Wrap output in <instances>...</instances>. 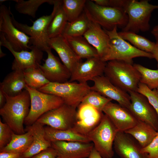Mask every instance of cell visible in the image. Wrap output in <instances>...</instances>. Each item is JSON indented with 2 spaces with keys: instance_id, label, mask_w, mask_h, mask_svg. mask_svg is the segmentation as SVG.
<instances>
[{
  "instance_id": "cell-1",
  "label": "cell",
  "mask_w": 158,
  "mask_h": 158,
  "mask_svg": "<svg viewBox=\"0 0 158 158\" xmlns=\"http://www.w3.org/2000/svg\"><path fill=\"white\" fill-rule=\"evenodd\" d=\"M6 103L0 109V115L4 121L16 134L25 133L23 124L30 106L29 93L26 89L19 95L10 97L5 95Z\"/></svg>"
},
{
  "instance_id": "cell-2",
  "label": "cell",
  "mask_w": 158,
  "mask_h": 158,
  "mask_svg": "<svg viewBox=\"0 0 158 158\" xmlns=\"http://www.w3.org/2000/svg\"><path fill=\"white\" fill-rule=\"evenodd\" d=\"M131 64L113 60L107 62L104 74L114 85L128 93L136 91L141 75Z\"/></svg>"
},
{
  "instance_id": "cell-3",
  "label": "cell",
  "mask_w": 158,
  "mask_h": 158,
  "mask_svg": "<svg viewBox=\"0 0 158 158\" xmlns=\"http://www.w3.org/2000/svg\"><path fill=\"white\" fill-rule=\"evenodd\" d=\"M84 11L90 20L107 30L115 27L123 29L128 21V16L123 10L100 6L92 0H87Z\"/></svg>"
},
{
  "instance_id": "cell-4",
  "label": "cell",
  "mask_w": 158,
  "mask_h": 158,
  "mask_svg": "<svg viewBox=\"0 0 158 158\" xmlns=\"http://www.w3.org/2000/svg\"><path fill=\"white\" fill-rule=\"evenodd\" d=\"M110 39V46L106 54L101 59L107 62L118 60L131 64L133 59L138 57L153 58L152 54L140 50L121 38L117 32V27L111 30L104 29Z\"/></svg>"
},
{
  "instance_id": "cell-5",
  "label": "cell",
  "mask_w": 158,
  "mask_h": 158,
  "mask_svg": "<svg viewBox=\"0 0 158 158\" xmlns=\"http://www.w3.org/2000/svg\"><path fill=\"white\" fill-rule=\"evenodd\" d=\"M158 9V4L153 5L149 0H128L124 11L128 17V23L122 31L136 33L150 29L149 22L152 12Z\"/></svg>"
},
{
  "instance_id": "cell-6",
  "label": "cell",
  "mask_w": 158,
  "mask_h": 158,
  "mask_svg": "<svg viewBox=\"0 0 158 158\" xmlns=\"http://www.w3.org/2000/svg\"><path fill=\"white\" fill-rule=\"evenodd\" d=\"M61 98L64 104L77 108L83 98L91 90L87 83L68 81L63 83L49 82L38 90Z\"/></svg>"
},
{
  "instance_id": "cell-7",
  "label": "cell",
  "mask_w": 158,
  "mask_h": 158,
  "mask_svg": "<svg viewBox=\"0 0 158 158\" xmlns=\"http://www.w3.org/2000/svg\"><path fill=\"white\" fill-rule=\"evenodd\" d=\"M118 131L109 118L104 114L99 123L86 135L103 158H112L113 145Z\"/></svg>"
},
{
  "instance_id": "cell-8",
  "label": "cell",
  "mask_w": 158,
  "mask_h": 158,
  "mask_svg": "<svg viewBox=\"0 0 158 158\" xmlns=\"http://www.w3.org/2000/svg\"><path fill=\"white\" fill-rule=\"evenodd\" d=\"M25 89L28 92L30 99V111L24 122L27 126L33 124L45 113L64 104L62 99L56 96L42 92L27 85Z\"/></svg>"
},
{
  "instance_id": "cell-9",
  "label": "cell",
  "mask_w": 158,
  "mask_h": 158,
  "mask_svg": "<svg viewBox=\"0 0 158 158\" xmlns=\"http://www.w3.org/2000/svg\"><path fill=\"white\" fill-rule=\"evenodd\" d=\"M54 14L53 10L50 15L43 16L33 21L31 26L18 22L15 19L12 14L11 18L13 25L17 28L30 36V46H35L42 51H46L50 48L47 28Z\"/></svg>"
},
{
  "instance_id": "cell-10",
  "label": "cell",
  "mask_w": 158,
  "mask_h": 158,
  "mask_svg": "<svg viewBox=\"0 0 158 158\" xmlns=\"http://www.w3.org/2000/svg\"><path fill=\"white\" fill-rule=\"evenodd\" d=\"M10 7L0 6V32L2 33L13 49L17 51L30 50V37L13 25Z\"/></svg>"
},
{
  "instance_id": "cell-11",
  "label": "cell",
  "mask_w": 158,
  "mask_h": 158,
  "mask_svg": "<svg viewBox=\"0 0 158 158\" xmlns=\"http://www.w3.org/2000/svg\"><path fill=\"white\" fill-rule=\"evenodd\" d=\"M76 108L63 104L41 116L37 122L60 130L73 128L77 120Z\"/></svg>"
},
{
  "instance_id": "cell-12",
  "label": "cell",
  "mask_w": 158,
  "mask_h": 158,
  "mask_svg": "<svg viewBox=\"0 0 158 158\" xmlns=\"http://www.w3.org/2000/svg\"><path fill=\"white\" fill-rule=\"evenodd\" d=\"M0 46L7 49L14 57L12 65L13 71H23L27 69L39 67L43 56V51L33 46H31L30 51L14 50L9 43L6 40L4 35L0 32Z\"/></svg>"
},
{
  "instance_id": "cell-13",
  "label": "cell",
  "mask_w": 158,
  "mask_h": 158,
  "mask_svg": "<svg viewBox=\"0 0 158 158\" xmlns=\"http://www.w3.org/2000/svg\"><path fill=\"white\" fill-rule=\"evenodd\" d=\"M130 104L128 108L136 118L144 121L158 131V115L146 97L136 91L128 93Z\"/></svg>"
},
{
  "instance_id": "cell-14",
  "label": "cell",
  "mask_w": 158,
  "mask_h": 158,
  "mask_svg": "<svg viewBox=\"0 0 158 158\" xmlns=\"http://www.w3.org/2000/svg\"><path fill=\"white\" fill-rule=\"evenodd\" d=\"M107 62L99 56L91 57L80 61L71 73L70 82L87 83L95 78L103 75Z\"/></svg>"
},
{
  "instance_id": "cell-15",
  "label": "cell",
  "mask_w": 158,
  "mask_h": 158,
  "mask_svg": "<svg viewBox=\"0 0 158 158\" xmlns=\"http://www.w3.org/2000/svg\"><path fill=\"white\" fill-rule=\"evenodd\" d=\"M78 107L77 120L71 130L86 135L99 123L104 114L88 104H80Z\"/></svg>"
},
{
  "instance_id": "cell-16",
  "label": "cell",
  "mask_w": 158,
  "mask_h": 158,
  "mask_svg": "<svg viewBox=\"0 0 158 158\" xmlns=\"http://www.w3.org/2000/svg\"><path fill=\"white\" fill-rule=\"evenodd\" d=\"M92 90L97 92L104 97L114 100L122 106L128 108L130 99L129 94L113 84L105 76L103 75L94 78L92 80Z\"/></svg>"
},
{
  "instance_id": "cell-17",
  "label": "cell",
  "mask_w": 158,
  "mask_h": 158,
  "mask_svg": "<svg viewBox=\"0 0 158 158\" xmlns=\"http://www.w3.org/2000/svg\"><path fill=\"white\" fill-rule=\"evenodd\" d=\"M118 131L125 132L133 127L138 120L129 109L119 104L110 101L102 110Z\"/></svg>"
},
{
  "instance_id": "cell-18",
  "label": "cell",
  "mask_w": 158,
  "mask_h": 158,
  "mask_svg": "<svg viewBox=\"0 0 158 158\" xmlns=\"http://www.w3.org/2000/svg\"><path fill=\"white\" fill-rule=\"evenodd\" d=\"M46 52L47 58L44 63L39 67L46 78L50 82L63 83L68 81L71 75L70 71L52 53L50 48Z\"/></svg>"
},
{
  "instance_id": "cell-19",
  "label": "cell",
  "mask_w": 158,
  "mask_h": 158,
  "mask_svg": "<svg viewBox=\"0 0 158 158\" xmlns=\"http://www.w3.org/2000/svg\"><path fill=\"white\" fill-rule=\"evenodd\" d=\"M51 147L61 158H85L88 157L94 145L90 142L56 141L51 142Z\"/></svg>"
},
{
  "instance_id": "cell-20",
  "label": "cell",
  "mask_w": 158,
  "mask_h": 158,
  "mask_svg": "<svg viewBox=\"0 0 158 158\" xmlns=\"http://www.w3.org/2000/svg\"><path fill=\"white\" fill-rule=\"evenodd\" d=\"M124 132L118 131L113 145L116 153L121 158H148V154L142 152V148Z\"/></svg>"
},
{
  "instance_id": "cell-21",
  "label": "cell",
  "mask_w": 158,
  "mask_h": 158,
  "mask_svg": "<svg viewBox=\"0 0 158 158\" xmlns=\"http://www.w3.org/2000/svg\"><path fill=\"white\" fill-rule=\"evenodd\" d=\"M83 36L96 50L99 57L102 58L108 51L110 42L109 37L104 29L90 19L88 28Z\"/></svg>"
},
{
  "instance_id": "cell-22",
  "label": "cell",
  "mask_w": 158,
  "mask_h": 158,
  "mask_svg": "<svg viewBox=\"0 0 158 158\" xmlns=\"http://www.w3.org/2000/svg\"><path fill=\"white\" fill-rule=\"evenodd\" d=\"M49 45L57 52L63 64L71 73L81 61L69 45L65 38L61 35L50 39Z\"/></svg>"
},
{
  "instance_id": "cell-23",
  "label": "cell",
  "mask_w": 158,
  "mask_h": 158,
  "mask_svg": "<svg viewBox=\"0 0 158 158\" xmlns=\"http://www.w3.org/2000/svg\"><path fill=\"white\" fill-rule=\"evenodd\" d=\"M44 125L37 121L32 125L27 126L32 131L33 141L32 144L25 152L22 154L23 158H32L42 151L51 147V142L45 137Z\"/></svg>"
},
{
  "instance_id": "cell-24",
  "label": "cell",
  "mask_w": 158,
  "mask_h": 158,
  "mask_svg": "<svg viewBox=\"0 0 158 158\" xmlns=\"http://www.w3.org/2000/svg\"><path fill=\"white\" fill-rule=\"evenodd\" d=\"M26 87L23 71L20 70L10 72L0 84V89L6 95L10 97L19 95Z\"/></svg>"
},
{
  "instance_id": "cell-25",
  "label": "cell",
  "mask_w": 158,
  "mask_h": 158,
  "mask_svg": "<svg viewBox=\"0 0 158 158\" xmlns=\"http://www.w3.org/2000/svg\"><path fill=\"white\" fill-rule=\"evenodd\" d=\"M124 132L134 138L141 147L143 148L150 143L158 132L147 123L138 120L133 127Z\"/></svg>"
},
{
  "instance_id": "cell-26",
  "label": "cell",
  "mask_w": 158,
  "mask_h": 158,
  "mask_svg": "<svg viewBox=\"0 0 158 158\" xmlns=\"http://www.w3.org/2000/svg\"><path fill=\"white\" fill-rule=\"evenodd\" d=\"M46 139L52 142L56 141H78L90 142V141L86 135L71 130H60L49 126L44 127Z\"/></svg>"
},
{
  "instance_id": "cell-27",
  "label": "cell",
  "mask_w": 158,
  "mask_h": 158,
  "mask_svg": "<svg viewBox=\"0 0 158 158\" xmlns=\"http://www.w3.org/2000/svg\"><path fill=\"white\" fill-rule=\"evenodd\" d=\"M53 5L54 14L47 28L50 39L61 35L68 22L63 8L62 0H55Z\"/></svg>"
},
{
  "instance_id": "cell-28",
  "label": "cell",
  "mask_w": 158,
  "mask_h": 158,
  "mask_svg": "<svg viewBox=\"0 0 158 158\" xmlns=\"http://www.w3.org/2000/svg\"><path fill=\"white\" fill-rule=\"evenodd\" d=\"M27 132L21 134L14 133L10 142L0 150L1 152H8L23 154L31 145L33 138L31 130L26 127Z\"/></svg>"
},
{
  "instance_id": "cell-29",
  "label": "cell",
  "mask_w": 158,
  "mask_h": 158,
  "mask_svg": "<svg viewBox=\"0 0 158 158\" xmlns=\"http://www.w3.org/2000/svg\"><path fill=\"white\" fill-rule=\"evenodd\" d=\"M64 38L80 59H87L92 57H99L96 50L89 43L83 36Z\"/></svg>"
},
{
  "instance_id": "cell-30",
  "label": "cell",
  "mask_w": 158,
  "mask_h": 158,
  "mask_svg": "<svg viewBox=\"0 0 158 158\" xmlns=\"http://www.w3.org/2000/svg\"><path fill=\"white\" fill-rule=\"evenodd\" d=\"M90 22V19L84 10L76 19L67 23L61 35L64 37L83 36L88 28Z\"/></svg>"
},
{
  "instance_id": "cell-31",
  "label": "cell",
  "mask_w": 158,
  "mask_h": 158,
  "mask_svg": "<svg viewBox=\"0 0 158 158\" xmlns=\"http://www.w3.org/2000/svg\"><path fill=\"white\" fill-rule=\"evenodd\" d=\"M118 34L121 38L129 41L133 46L140 50L152 54L154 49L156 43L137 33L122 31L118 32Z\"/></svg>"
},
{
  "instance_id": "cell-32",
  "label": "cell",
  "mask_w": 158,
  "mask_h": 158,
  "mask_svg": "<svg viewBox=\"0 0 158 158\" xmlns=\"http://www.w3.org/2000/svg\"><path fill=\"white\" fill-rule=\"evenodd\" d=\"M23 72L26 85L33 89L38 90L50 82L39 67L28 68Z\"/></svg>"
},
{
  "instance_id": "cell-33",
  "label": "cell",
  "mask_w": 158,
  "mask_h": 158,
  "mask_svg": "<svg viewBox=\"0 0 158 158\" xmlns=\"http://www.w3.org/2000/svg\"><path fill=\"white\" fill-rule=\"evenodd\" d=\"M55 0H14L16 2L15 7L19 13L35 18L39 7L45 3L54 4Z\"/></svg>"
},
{
  "instance_id": "cell-34",
  "label": "cell",
  "mask_w": 158,
  "mask_h": 158,
  "mask_svg": "<svg viewBox=\"0 0 158 158\" xmlns=\"http://www.w3.org/2000/svg\"><path fill=\"white\" fill-rule=\"evenodd\" d=\"M87 0H63L62 6L68 21L77 18L84 10Z\"/></svg>"
},
{
  "instance_id": "cell-35",
  "label": "cell",
  "mask_w": 158,
  "mask_h": 158,
  "mask_svg": "<svg viewBox=\"0 0 158 158\" xmlns=\"http://www.w3.org/2000/svg\"><path fill=\"white\" fill-rule=\"evenodd\" d=\"M133 65L140 74V83L152 90L158 87V69H150L138 63Z\"/></svg>"
},
{
  "instance_id": "cell-36",
  "label": "cell",
  "mask_w": 158,
  "mask_h": 158,
  "mask_svg": "<svg viewBox=\"0 0 158 158\" xmlns=\"http://www.w3.org/2000/svg\"><path fill=\"white\" fill-rule=\"evenodd\" d=\"M111 100L98 92L91 90L83 98L80 104L89 105L102 111L104 106Z\"/></svg>"
},
{
  "instance_id": "cell-37",
  "label": "cell",
  "mask_w": 158,
  "mask_h": 158,
  "mask_svg": "<svg viewBox=\"0 0 158 158\" xmlns=\"http://www.w3.org/2000/svg\"><path fill=\"white\" fill-rule=\"evenodd\" d=\"M136 92L146 97L158 115V95L155 90L150 89L145 84L140 82Z\"/></svg>"
},
{
  "instance_id": "cell-38",
  "label": "cell",
  "mask_w": 158,
  "mask_h": 158,
  "mask_svg": "<svg viewBox=\"0 0 158 158\" xmlns=\"http://www.w3.org/2000/svg\"><path fill=\"white\" fill-rule=\"evenodd\" d=\"M14 133L6 123L1 122L0 119V150L6 146L11 140Z\"/></svg>"
},
{
  "instance_id": "cell-39",
  "label": "cell",
  "mask_w": 158,
  "mask_h": 158,
  "mask_svg": "<svg viewBox=\"0 0 158 158\" xmlns=\"http://www.w3.org/2000/svg\"><path fill=\"white\" fill-rule=\"evenodd\" d=\"M141 151L148 154V158H158V132L150 143L142 148Z\"/></svg>"
},
{
  "instance_id": "cell-40",
  "label": "cell",
  "mask_w": 158,
  "mask_h": 158,
  "mask_svg": "<svg viewBox=\"0 0 158 158\" xmlns=\"http://www.w3.org/2000/svg\"><path fill=\"white\" fill-rule=\"evenodd\" d=\"M57 157L56 150L51 147L42 151L32 158H56Z\"/></svg>"
},
{
  "instance_id": "cell-41",
  "label": "cell",
  "mask_w": 158,
  "mask_h": 158,
  "mask_svg": "<svg viewBox=\"0 0 158 158\" xmlns=\"http://www.w3.org/2000/svg\"><path fill=\"white\" fill-rule=\"evenodd\" d=\"M0 158H23L22 154L8 152H1Z\"/></svg>"
},
{
  "instance_id": "cell-42",
  "label": "cell",
  "mask_w": 158,
  "mask_h": 158,
  "mask_svg": "<svg viewBox=\"0 0 158 158\" xmlns=\"http://www.w3.org/2000/svg\"><path fill=\"white\" fill-rule=\"evenodd\" d=\"M6 98L5 94L0 89V108L2 107L6 103Z\"/></svg>"
},
{
  "instance_id": "cell-43",
  "label": "cell",
  "mask_w": 158,
  "mask_h": 158,
  "mask_svg": "<svg viewBox=\"0 0 158 158\" xmlns=\"http://www.w3.org/2000/svg\"><path fill=\"white\" fill-rule=\"evenodd\" d=\"M96 4L103 6L109 7V0H92Z\"/></svg>"
},
{
  "instance_id": "cell-44",
  "label": "cell",
  "mask_w": 158,
  "mask_h": 158,
  "mask_svg": "<svg viewBox=\"0 0 158 158\" xmlns=\"http://www.w3.org/2000/svg\"><path fill=\"white\" fill-rule=\"evenodd\" d=\"M88 157L89 158H103L94 147L91 151Z\"/></svg>"
},
{
  "instance_id": "cell-45",
  "label": "cell",
  "mask_w": 158,
  "mask_h": 158,
  "mask_svg": "<svg viewBox=\"0 0 158 158\" xmlns=\"http://www.w3.org/2000/svg\"><path fill=\"white\" fill-rule=\"evenodd\" d=\"M152 54L153 55V58L155 59L157 62L158 68V42H156L155 47Z\"/></svg>"
},
{
  "instance_id": "cell-46",
  "label": "cell",
  "mask_w": 158,
  "mask_h": 158,
  "mask_svg": "<svg viewBox=\"0 0 158 158\" xmlns=\"http://www.w3.org/2000/svg\"><path fill=\"white\" fill-rule=\"evenodd\" d=\"M151 32L155 38L156 42H158V24L154 27Z\"/></svg>"
},
{
  "instance_id": "cell-47",
  "label": "cell",
  "mask_w": 158,
  "mask_h": 158,
  "mask_svg": "<svg viewBox=\"0 0 158 158\" xmlns=\"http://www.w3.org/2000/svg\"><path fill=\"white\" fill-rule=\"evenodd\" d=\"M1 46H0V57L2 58L6 56V54L2 52L1 48Z\"/></svg>"
},
{
  "instance_id": "cell-48",
  "label": "cell",
  "mask_w": 158,
  "mask_h": 158,
  "mask_svg": "<svg viewBox=\"0 0 158 158\" xmlns=\"http://www.w3.org/2000/svg\"><path fill=\"white\" fill-rule=\"evenodd\" d=\"M158 95V87L156 89H154Z\"/></svg>"
},
{
  "instance_id": "cell-49",
  "label": "cell",
  "mask_w": 158,
  "mask_h": 158,
  "mask_svg": "<svg viewBox=\"0 0 158 158\" xmlns=\"http://www.w3.org/2000/svg\"><path fill=\"white\" fill-rule=\"evenodd\" d=\"M7 0H0V4H1V3H2L3 2L5 1H6Z\"/></svg>"
},
{
  "instance_id": "cell-50",
  "label": "cell",
  "mask_w": 158,
  "mask_h": 158,
  "mask_svg": "<svg viewBox=\"0 0 158 158\" xmlns=\"http://www.w3.org/2000/svg\"><path fill=\"white\" fill-rule=\"evenodd\" d=\"M56 158H60V157H58L57 156V157H56Z\"/></svg>"
},
{
  "instance_id": "cell-51",
  "label": "cell",
  "mask_w": 158,
  "mask_h": 158,
  "mask_svg": "<svg viewBox=\"0 0 158 158\" xmlns=\"http://www.w3.org/2000/svg\"></svg>"
},
{
  "instance_id": "cell-52",
  "label": "cell",
  "mask_w": 158,
  "mask_h": 158,
  "mask_svg": "<svg viewBox=\"0 0 158 158\" xmlns=\"http://www.w3.org/2000/svg\"></svg>"
}]
</instances>
